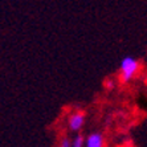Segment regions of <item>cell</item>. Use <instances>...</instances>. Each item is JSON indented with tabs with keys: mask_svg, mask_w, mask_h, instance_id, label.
Instances as JSON below:
<instances>
[{
	"mask_svg": "<svg viewBox=\"0 0 147 147\" xmlns=\"http://www.w3.org/2000/svg\"><path fill=\"white\" fill-rule=\"evenodd\" d=\"M139 68L140 65L137 58L130 57V56L125 57L121 61V81L123 84L130 82L137 76V73L139 72Z\"/></svg>",
	"mask_w": 147,
	"mask_h": 147,
	"instance_id": "6da1fadb",
	"label": "cell"
},
{
	"mask_svg": "<svg viewBox=\"0 0 147 147\" xmlns=\"http://www.w3.org/2000/svg\"><path fill=\"white\" fill-rule=\"evenodd\" d=\"M84 125H85V114L84 113L77 111V113H74V114L70 115L69 122H68V126H69V129H70L72 131L78 133L82 127H84Z\"/></svg>",
	"mask_w": 147,
	"mask_h": 147,
	"instance_id": "7a4b0ae2",
	"label": "cell"
},
{
	"mask_svg": "<svg viewBox=\"0 0 147 147\" xmlns=\"http://www.w3.org/2000/svg\"><path fill=\"white\" fill-rule=\"evenodd\" d=\"M105 139L101 133H92L85 138V146L86 147H103Z\"/></svg>",
	"mask_w": 147,
	"mask_h": 147,
	"instance_id": "3957f363",
	"label": "cell"
},
{
	"mask_svg": "<svg viewBox=\"0 0 147 147\" xmlns=\"http://www.w3.org/2000/svg\"><path fill=\"white\" fill-rule=\"evenodd\" d=\"M85 146V138L81 134H76V137L72 139V147H84Z\"/></svg>",
	"mask_w": 147,
	"mask_h": 147,
	"instance_id": "277c9868",
	"label": "cell"
},
{
	"mask_svg": "<svg viewBox=\"0 0 147 147\" xmlns=\"http://www.w3.org/2000/svg\"><path fill=\"white\" fill-rule=\"evenodd\" d=\"M61 147H72V139H69L68 137H64L61 142Z\"/></svg>",
	"mask_w": 147,
	"mask_h": 147,
	"instance_id": "5b68a950",
	"label": "cell"
}]
</instances>
